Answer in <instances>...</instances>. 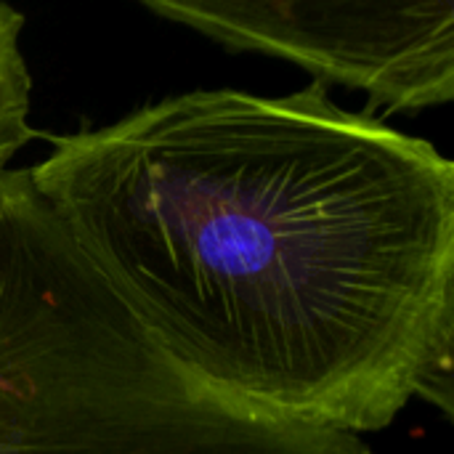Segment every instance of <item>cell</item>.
Returning <instances> with one entry per match:
<instances>
[{
  "instance_id": "cell-1",
  "label": "cell",
  "mask_w": 454,
  "mask_h": 454,
  "mask_svg": "<svg viewBox=\"0 0 454 454\" xmlns=\"http://www.w3.org/2000/svg\"><path fill=\"white\" fill-rule=\"evenodd\" d=\"M144 333L213 391L359 436L452 418L454 165L287 96L207 88L51 138L27 168Z\"/></svg>"
},
{
  "instance_id": "cell-2",
  "label": "cell",
  "mask_w": 454,
  "mask_h": 454,
  "mask_svg": "<svg viewBox=\"0 0 454 454\" xmlns=\"http://www.w3.org/2000/svg\"><path fill=\"white\" fill-rule=\"evenodd\" d=\"M0 454H370L245 407L173 362L85 261L27 168L0 170Z\"/></svg>"
},
{
  "instance_id": "cell-3",
  "label": "cell",
  "mask_w": 454,
  "mask_h": 454,
  "mask_svg": "<svg viewBox=\"0 0 454 454\" xmlns=\"http://www.w3.org/2000/svg\"><path fill=\"white\" fill-rule=\"evenodd\" d=\"M149 13L229 51L298 64L364 90L375 106L418 112L454 98L450 0H144Z\"/></svg>"
},
{
  "instance_id": "cell-4",
  "label": "cell",
  "mask_w": 454,
  "mask_h": 454,
  "mask_svg": "<svg viewBox=\"0 0 454 454\" xmlns=\"http://www.w3.org/2000/svg\"><path fill=\"white\" fill-rule=\"evenodd\" d=\"M24 16L0 3V170L32 141V74L21 53Z\"/></svg>"
}]
</instances>
